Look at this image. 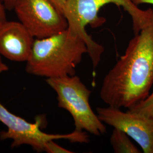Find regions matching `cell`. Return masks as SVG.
Returning <instances> with one entry per match:
<instances>
[{
	"label": "cell",
	"mask_w": 153,
	"mask_h": 153,
	"mask_svg": "<svg viewBox=\"0 0 153 153\" xmlns=\"http://www.w3.org/2000/svg\"><path fill=\"white\" fill-rule=\"evenodd\" d=\"M153 85V21L131 40L104 76L100 98L110 107L130 108L146 98Z\"/></svg>",
	"instance_id": "6da1fadb"
},
{
	"label": "cell",
	"mask_w": 153,
	"mask_h": 153,
	"mask_svg": "<svg viewBox=\"0 0 153 153\" xmlns=\"http://www.w3.org/2000/svg\"><path fill=\"white\" fill-rule=\"evenodd\" d=\"M85 53L88 50L85 42L67 28L51 36L34 40L26 71L47 78L74 76Z\"/></svg>",
	"instance_id": "7a4b0ae2"
},
{
	"label": "cell",
	"mask_w": 153,
	"mask_h": 153,
	"mask_svg": "<svg viewBox=\"0 0 153 153\" xmlns=\"http://www.w3.org/2000/svg\"><path fill=\"white\" fill-rule=\"evenodd\" d=\"M110 3L123 7L129 13L132 19L134 35L138 34L153 21L152 9L141 10L131 0H66L63 14L68 22V29L85 42L94 69L98 66L104 49L88 34L85 27L88 25L94 28L102 26L105 19L98 16L99 10Z\"/></svg>",
	"instance_id": "3957f363"
},
{
	"label": "cell",
	"mask_w": 153,
	"mask_h": 153,
	"mask_svg": "<svg viewBox=\"0 0 153 153\" xmlns=\"http://www.w3.org/2000/svg\"><path fill=\"white\" fill-rule=\"evenodd\" d=\"M46 83L57 96L58 106L71 115L75 129L95 136L106 133V127L93 111L89 99L91 91L76 75L47 78Z\"/></svg>",
	"instance_id": "277c9868"
},
{
	"label": "cell",
	"mask_w": 153,
	"mask_h": 153,
	"mask_svg": "<svg viewBox=\"0 0 153 153\" xmlns=\"http://www.w3.org/2000/svg\"><path fill=\"white\" fill-rule=\"evenodd\" d=\"M0 122L7 128L6 131L0 133V138L2 140H11L13 148L27 145L33 150L42 152H44L45 144L52 140H66L71 143H86L90 140L88 132L86 131L74 130L71 133L65 134L45 133L40 128L42 123L41 118L35 123H30L11 113L1 103Z\"/></svg>",
	"instance_id": "5b68a950"
},
{
	"label": "cell",
	"mask_w": 153,
	"mask_h": 153,
	"mask_svg": "<svg viewBox=\"0 0 153 153\" xmlns=\"http://www.w3.org/2000/svg\"><path fill=\"white\" fill-rule=\"evenodd\" d=\"M13 9L19 22L36 39L48 38L68 27L64 14L50 0H16Z\"/></svg>",
	"instance_id": "8992f818"
},
{
	"label": "cell",
	"mask_w": 153,
	"mask_h": 153,
	"mask_svg": "<svg viewBox=\"0 0 153 153\" xmlns=\"http://www.w3.org/2000/svg\"><path fill=\"white\" fill-rule=\"evenodd\" d=\"M97 115L103 123L124 131L142 149L153 153V119L128 110L108 106L98 107Z\"/></svg>",
	"instance_id": "52a82bcc"
},
{
	"label": "cell",
	"mask_w": 153,
	"mask_h": 153,
	"mask_svg": "<svg viewBox=\"0 0 153 153\" xmlns=\"http://www.w3.org/2000/svg\"><path fill=\"white\" fill-rule=\"evenodd\" d=\"M34 38L20 22L6 21L0 26V55L16 62H27Z\"/></svg>",
	"instance_id": "ba28073f"
},
{
	"label": "cell",
	"mask_w": 153,
	"mask_h": 153,
	"mask_svg": "<svg viewBox=\"0 0 153 153\" xmlns=\"http://www.w3.org/2000/svg\"><path fill=\"white\" fill-rule=\"evenodd\" d=\"M110 143L116 153H141L126 133L116 128H114L112 131Z\"/></svg>",
	"instance_id": "9c48e42d"
},
{
	"label": "cell",
	"mask_w": 153,
	"mask_h": 153,
	"mask_svg": "<svg viewBox=\"0 0 153 153\" xmlns=\"http://www.w3.org/2000/svg\"><path fill=\"white\" fill-rule=\"evenodd\" d=\"M128 109L132 112L153 119V91L146 98Z\"/></svg>",
	"instance_id": "30bf717a"
},
{
	"label": "cell",
	"mask_w": 153,
	"mask_h": 153,
	"mask_svg": "<svg viewBox=\"0 0 153 153\" xmlns=\"http://www.w3.org/2000/svg\"><path fill=\"white\" fill-rule=\"evenodd\" d=\"M55 140H52L47 142L44 148V152L48 153H72L71 152L65 148H62L57 143Z\"/></svg>",
	"instance_id": "8fae6325"
},
{
	"label": "cell",
	"mask_w": 153,
	"mask_h": 153,
	"mask_svg": "<svg viewBox=\"0 0 153 153\" xmlns=\"http://www.w3.org/2000/svg\"><path fill=\"white\" fill-rule=\"evenodd\" d=\"M6 9L3 1L0 0V26L7 21L5 10Z\"/></svg>",
	"instance_id": "7c38bea8"
},
{
	"label": "cell",
	"mask_w": 153,
	"mask_h": 153,
	"mask_svg": "<svg viewBox=\"0 0 153 153\" xmlns=\"http://www.w3.org/2000/svg\"><path fill=\"white\" fill-rule=\"evenodd\" d=\"M57 10L63 14V9L66 0H50Z\"/></svg>",
	"instance_id": "4fadbf2b"
},
{
	"label": "cell",
	"mask_w": 153,
	"mask_h": 153,
	"mask_svg": "<svg viewBox=\"0 0 153 153\" xmlns=\"http://www.w3.org/2000/svg\"><path fill=\"white\" fill-rule=\"evenodd\" d=\"M132 2L136 5L142 4H149L153 5V0H131Z\"/></svg>",
	"instance_id": "5bb4252c"
},
{
	"label": "cell",
	"mask_w": 153,
	"mask_h": 153,
	"mask_svg": "<svg viewBox=\"0 0 153 153\" xmlns=\"http://www.w3.org/2000/svg\"><path fill=\"white\" fill-rule=\"evenodd\" d=\"M8 71V67L3 62V61L1 59V57L0 55V73H2L4 71Z\"/></svg>",
	"instance_id": "9a60e30c"
},
{
	"label": "cell",
	"mask_w": 153,
	"mask_h": 153,
	"mask_svg": "<svg viewBox=\"0 0 153 153\" xmlns=\"http://www.w3.org/2000/svg\"><path fill=\"white\" fill-rule=\"evenodd\" d=\"M5 2H7V3H14V2H16V0H4Z\"/></svg>",
	"instance_id": "2e32d148"
}]
</instances>
